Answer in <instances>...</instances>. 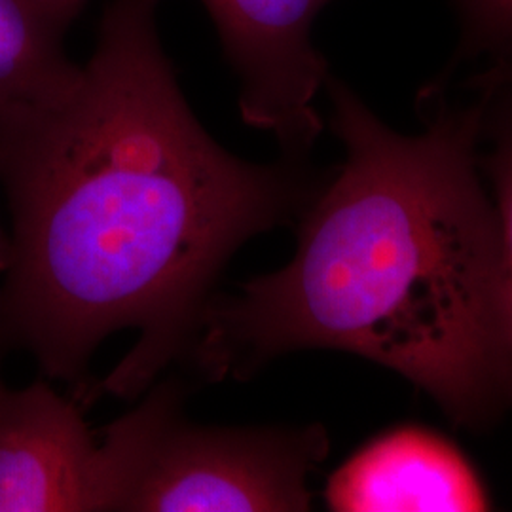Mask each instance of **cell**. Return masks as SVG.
<instances>
[{"instance_id":"1","label":"cell","mask_w":512,"mask_h":512,"mask_svg":"<svg viewBox=\"0 0 512 512\" xmlns=\"http://www.w3.org/2000/svg\"><path fill=\"white\" fill-rule=\"evenodd\" d=\"M162 0H110L93 54L50 99L0 116L12 213L0 353L88 391L93 351L139 340L103 387L147 391L186 355L239 247L300 219L317 184L234 156L205 131L165 55Z\"/></svg>"},{"instance_id":"2","label":"cell","mask_w":512,"mask_h":512,"mask_svg":"<svg viewBox=\"0 0 512 512\" xmlns=\"http://www.w3.org/2000/svg\"><path fill=\"white\" fill-rule=\"evenodd\" d=\"M325 92L346 158L298 219L296 253L215 296L186 355L211 380H249L293 351H344L397 372L459 427L488 429L512 406V338L480 169L484 103L401 133L340 78Z\"/></svg>"},{"instance_id":"3","label":"cell","mask_w":512,"mask_h":512,"mask_svg":"<svg viewBox=\"0 0 512 512\" xmlns=\"http://www.w3.org/2000/svg\"><path fill=\"white\" fill-rule=\"evenodd\" d=\"M147 391L103 433L107 511H310L308 478L330 450L323 425H198L179 382Z\"/></svg>"},{"instance_id":"4","label":"cell","mask_w":512,"mask_h":512,"mask_svg":"<svg viewBox=\"0 0 512 512\" xmlns=\"http://www.w3.org/2000/svg\"><path fill=\"white\" fill-rule=\"evenodd\" d=\"M332 0H202L238 74L239 112L268 131L289 160L310 152L325 129L315 107L329 63L313 25Z\"/></svg>"},{"instance_id":"5","label":"cell","mask_w":512,"mask_h":512,"mask_svg":"<svg viewBox=\"0 0 512 512\" xmlns=\"http://www.w3.org/2000/svg\"><path fill=\"white\" fill-rule=\"evenodd\" d=\"M101 440L54 387L0 384V512L107 511Z\"/></svg>"},{"instance_id":"6","label":"cell","mask_w":512,"mask_h":512,"mask_svg":"<svg viewBox=\"0 0 512 512\" xmlns=\"http://www.w3.org/2000/svg\"><path fill=\"white\" fill-rule=\"evenodd\" d=\"M336 512L490 511L473 463L439 433L403 425L368 440L327 480Z\"/></svg>"},{"instance_id":"7","label":"cell","mask_w":512,"mask_h":512,"mask_svg":"<svg viewBox=\"0 0 512 512\" xmlns=\"http://www.w3.org/2000/svg\"><path fill=\"white\" fill-rule=\"evenodd\" d=\"M71 21L42 0H0V116L50 99L78 65L63 52Z\"/></svg>"},{"instance_id":"8","label":"cell","mask_w":512,"mask_h":512,"mask_svg":"<svg viewBox=\"0 0 512 512\" xmlns=\"http://www.w3.org/2000/svg\"><path fill=\"white\" fill-rule=\"evenodd\" d=\"M478 97L484 103L480 169L490 188L499 222L505 302L512 338V93Z\"/></svg>"},{"instance_id":"9","label":"cell","mask_w":512,"mask_h":512,"mask_svg":"<svg viewBox=\"0 0 512 512\" xmlns=\"http://www.w3.org/2000/svg\"><path fill=\"white\" fill-rule=\"evenodd\" d=\"M458 10V52L454 65L486 55L490 63L512 59V0H454Z\"/></svg>"},{"instance_id":"10","label":"cell","mask_w":512,"mask_h":512,"mask_svg":"<svg viewBox=\"0 0 512 512\" xmlns=\"http://www.w3.org/2000/svg\"><path fill=\"white\" fill-rule=\"evenodd\" d=\"M469 88L478 95L512 93V59L494 61L469 80Z\"/></svg>"},{"instance_id":"11","label":"cell","mask_w":512,"mask_h":512,"mask_svg":"<svg viewBox=\"0 0 512 512\" xmlns=\"http://www.w3.org/2000/svg\"><path fill=\"white\" fill-rule=\"evenodd\" d=\"M42 2L48 4L61 18L71 21L80 12V8L86 0H42Z\"/></svg>"},{"instance_id":"12","label":"cell","mask_w":512,"mask_h":512,"mask_svg":"<svg viewBox=\"0 0 512 512\" xmlns=\"http://www.w3.org/2000/svg\"><path fill=\"white\" fill-rule=\"evenodd\" d=\"M10 262V236L0 230V274L6 272Z\"/></svg>"}]
</instances>
